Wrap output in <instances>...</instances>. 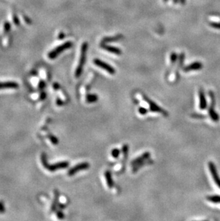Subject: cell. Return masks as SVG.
<instances>
[{"instance_id":"obj_1","label":"cell","mask_w":220,"mask_h":221,"mask_svg":"<svg viewBox=\"0 0 220 221\" xmlns=\"http://www.w3.org/2000/svg\"><path fill=\"white\" fill-rule=\"evenodd\" d=\"M41 160L44 168L47 169V170L49 171V172H55V171L61 170V169L67 168L69 165H70V163L67 161L58 162V163H56L53 165H49L48 161H47L46 155L44 153L42 154Z\"/></svg>"},{"instance_id":"obj_2","label":"cell","mask_w":220,"mask_h":221,"mask_svg":"<svg viewBox=\"0 0 220 221\" xmlns=\"http://www.w3.org/2000/svg\"><path fill=\"white\" fill-rule=\"evenodd\" d=\"M87 49H88V44L87 42H84L81 47V53H80L79 63H78L77 67L76 70H75V77L77 78L81 76L82 72H83L84 66L85 65V62H86Z\"/></svg>"},{"instance_id":"obj_3","label":"cell","mask_w":220,"mask_h":221,"mask_svg":"<svg viewBox=\"0 0 220 221\" xmlns=\"http://www.w3.org/2000/svg\"><path fill=\"white\" fill-rule=\"evenodd\" d=\"M141 96L142 97V100H144V102H146V104L148 105L149 106V110L151 112H157V113H159L161 115H164L165 117L169 116V113L166 111V110L163 109V108L160 107L159 105L152 101V100H150L147 96L146 95H144L143 93H141Z\"/></svg>"},{"instance_id":"obj_4","label":"cell","mask_w":220,"mask_h":221,"mask_svg":"<svg viewBox=\"0 0 220 221\" xmlns=\"http://www.w3.org/2000/svg\"><path fill=\"white\" fill-rule=\"evenodd\" d=\"M72 46V42H65V43L56 47L54 48L53 50H52L48 54V57L49 59H51V60L55 59L56 57H58L59 55H60L61 52H63L64 51L67 50V49L70 48Z\"/></svg>"},{"instance_id":"obj_5","label":"cell","mask_w":220,"mask_h":221,"mask_svg":"<svg viewBox=\"0 0 220 221\" xmlns=\"http://www.w3.org/2000/svg\"><path fill=\"white\" fill-rule=\"evenodd\" d=\"M209 95L210 97V100H211V102H210V105L209 108V117L212 119V120L214 122H218L219 120V115L217 113L216 111H215L214 107H215V104H216V101H215V97H214V94L212 91L209 92Z\"/></svg>"},{"instance_id":"obj_6","label":"cell","mask_w":220,"mask_h":221,"mask_svg":"<svg viewBox=\"0 0 220 221\" xmlns=\"http://www.w3.org/2000/svg\"><path fill=\"white\" fill-rule=\"evenodd\" d=\"M90 165H89V163H87V162H84V163H81L76 165L72 167L70 170H69L68 171V175L69 176H73L75 174L80 172V171L85 170L87 169H88Z\"/></svg>"},{"instance_id":"obj_7","label":"cell","mask_w":220,"mask_h":221,"mask_svg":"<svg viewBox=\"0 0 220 221\" xmlns=\"http://www.w3.org/2000/svg\"><path fill=\"white\" fill-rule=\"evenodd\" d=\"M94 64L97 66L98 67H100L104 70H105V71L107 72L109 74L112 75L115 74L116 71L114 68L109 64H107V63L103 62L102 60H99V59H95V60H94Z\"/></svg>"},{"instance_id":"obj_8","label":"cell","mask_w":220,"mask_h":221,"mask_svg":"<svg viewBox=\"0 0 220 221\" xmlns=\"http://www.w3.org/2000/svg\"><path fill=\"white\" fill-rule=\"evenodd\" d=\"M208 167H209V172L211 173V175L213 180H214V182L215 183V184L217 185V187L220 188V177L218 173H217L216 165H215L213 162H209Z\"/></svg>"},{"instance_id":"obj_9","label":"cell","mask_w":220,"mask_h":221,"mask_svg":"<svg viewBox=\"0 0 220 221\" xmlns=\"http://www.w3.org/2000/svg\"><path fill=\"white\" fill-rule=\"evenodd\" d=\"M150 157H151V154L150 152H144V153L141 154L140 156L137 157V158L133 160L131 162V165L132 167H134L137 165H139L141 163H143V162L147 160L148 159H150Z\"/></svg>"},{"instance_id":"obj_10","label":"cell","mask_w":220,"mask_h":221,"mask_svg":"<svg viewBox=\"0 0 220 221\" xmlns=\"http://www.w3.org/2000/svg\"><path fill=\"white\" fill-rule=\"evenodd\" d=\"M203 68L202 63L200 62H195L183 68V71L185 72H189L191 71H195V70H200Z\"/></svg>"},{"instance_id":"obj_11","label":"cell","mask_w":220,"mask_h":221,"mask_svg":"<svg viewBox=\"0 0 220 221\" xmlns=\"http://www.w3.org/2000/svg\"><path fill=\"white\" fill-rule=\"evenodd\" d=\"M199 97H200V109L204 110L207 107V102L205 97V94L202 89L199 90Z\"/></svg>"},{"instance_id":"obj_12","label":"cell","mask_w":220,"mask_h":221,"mask_svg":"<svg viewBox=\"0 0 220 221\" xmlns=\"http://www.w3.org/2000/svg\"><path fill=\"white\" fill-rule=\"evenodd\" d=\"M18 88L19 84L16 82H0V90H2V89H16Z\"/></svg>"},{"instance_id":"obj_13","label":"cell","mask_w":220,"mask_h":221,"mask_svg":"<svg viewBox=\"0 0 220 221\" xmlns=\"http://www.w3.org/2000/svg\"><path fill=\"white\" fill-rule=\"evenodd\" d=\"M101 48H103L105 50L109 52H111L112 54H114V55H120L122 54V50L119 48L113 46H109L106 45V44H101Z\"/></svg>"},{"instance_id":"obj_14","label":"cell","mask_w":220,"mask_h":221,"mask_svg":"<svg viewBox=\"0 0 220 221\" xmlns=\"http://www.w3.org/2000/svg\"><path fill=\"white\" fill-rule=\"evenodd\" d=\"M122 38H123V36L122 34H117L114 37H104V38L101 39V44H105L109 43V42L119 41V40H120V39H122Z\"/></svg>"},{"instance_id":"obj_15","label":"cell","mask_w":220,"mask_h":221,"mask_svg":"<svg viewBox=\"0 0 220 221\" xmlns=\"http://www.w3.org/2000/svg\"><path fill=\"white\" fill-rule=\"evenodd\" d=\"M105 177L106 178V184H107V186L110 189L113 188L114 187V181L112 179V173L110 172V170H106L105 172Z\"/></svg>"},{"instance_id":"obj_16","label":"cell","mask_w":220,"mask_h":221,"mask_svg":"<svg viewBox=\"0 0 220 221\" xmlns=\"http://www.w3.org/2000/svg\"><path fill=\"white\" fill-rule=\"evenodd\" d=\"M154 163L153 160H150V158L148 159L147 160L144 161V162H143V163H141L139 164V165H135V166L132 167V173H135L137 172V171L139 170V168H141V167H143V166L146 165H148V164L150 165V163Z\"/></svg>"},{"instance_id":"obj_17","label":"cell","mask_w":220,"mask_h":221,"mask_svg":"<svg viewBox=\"0 0 220 221\" xmlns=\"http://www.w3.org/2000/svg\"><path fill=\"white\" fill-rule=\"evenodd\" d=\"M98 96L95 94H87L86 95V102L87 103H94L98 100Z\"/></svg>"},{"instance_id":"obj_18","label":"cell","mask_w":220,"mask_h":221,"mask_svg":"<svg viewBox=\"0 0 220 221\" xmlns=\"http://www.w3.org/2000/svg\"><path fill=\"white\" fill-rule=\"evenodd\" d=\"M207 200L213 203H220V196H209L207 197Z\"/></svg>"},{"instance_id":"obj_19","label":"cell","mask_w":220,"mask_h":221,"mask_svg":"<svg viewBox=\"0 0 220 221\" xmlns=\"http://www.w3.org/2000/svg\"><path fill=\"white\" fill-rule=\"evenodd\" d=\"M184 58V53L180 54V55H179V65H178V68H177V71H176V77H175V79H176V80L179 79V70L180 67H182V64H183V60Z\"/></svg>"},{"instance_id":"obj_20","label":"cell","mask_w":220,"mask_h":221,"mask_svg":"<svg viewBox=\"0 0 220 221\" xmlns=\"http://www.w3.org/2000/svg\"><path fill=\"white\" fill-rule=\"evenodd\" d=\"M58 197H59V194L58 192L56 191L55 192V197H54V201L53 202L52 206V210L54 211L56 209V207L57 205V203H58Z\"/></svg>"},{"instance_id":"obj_21","label":"cell","mask_w":220,"mask_h":221,"mask_svg":"<svg viewBox=\"0 0 220 221\" xmlns=\"http://www.w3.org/2000/svg\"><path fill=\"white\" fill-rule=\"evenodd\" d=\"M120 155V150L119 149H117V148H114V149H113L112 150V156L114 157V158L117 159L119 157Z\"/></svg>"},{"instance_id":"obj_22","label":"cell","mask_w":220,"mask_h":221,"mask_svg":"<svg viewBox=\"0 0 220 221\" xmlns=\"http://www.w3.org/2000/svg\"><path fill=\"white\" fill-rule=\"evenodd\" d=\"M177 60V55L175 52H172L170 56V61H171V65L173 66Z\"/></svg>"},{"instance_id":"obj_23","label":"cell","mask_w":220,"mask_h":221,"mask_svg":"<svg viewBox=\"0 0 220 221\" xmlns=\"http://www.w3.org/2000/svg\"><path fill=\"white\" fill-rule=\"evenodd\" d=\"M149 110L146 109V108L145 107H139L138 108V112H139V113L141 115H145L146 114H147V112H148Z\"/></svg>"},{"instance_id":"obj_24","label":"cell","mask_w":220,"mask_h":221,"mask_svg":"<svg viewBox=\"0 0 220 221\" xmlns=\"http://www.w3.org/2000/svg\"><path fill=\"white\" fill-rule=\"evenodd\" d=\"M191 116L193 117V118L195 119H204L207 117V116L204 115H200V114H192L191 115Z\"/></svg>"},{"instance_id":"obj_25","label":"cell","mask_w":220,"mask_h":221,"mask_svg":"<svg viewBox=\"0 0 220 221\" xmlns=\"http://www.w3.org/2000/svg\"><path fill=\"white\" fill-rule=\"evenodd\" d=\"M49 140H50L52 143H53V144H54V145L58 144V139L55 137V136H54L52 135H49Z\"/></svg>"},{"instance_id":"obj_26","label":"cell","mask_w":220,"mask_h":221,"mask_svg":"<svg viewBox=\"0 0 220 221\" xmlns=\"http://www.w3.org/2000/svg\"><path fill=\"white\" fill-rule=\"evenodd\" d=\"M209 25L215 29H220V22H210Z\"/></svg>"},{"instance_id":"obj_27","label":"cell","mask_w":220,"mask_h":221,"mask_svg":"<svg viewBox=\"0 0 220 221\" xmlns=\"http://www.w3.org/2000/svg\"><path fill=\"white\" fill-rule=\"evenodd\" d=\"M5 211V207H4L3 202L0 201V213H4Z\"/></svg>"},{"instance_id":"obj_28","label":"cell","mask_w":220,"mask_h":221,"mask_svg":"<svg viewBox=\"0 0 220 221\" xmlns=\"http://www.w3.org/2000/svg\"><path fill=\"white\" fill-rule=\"evenodd\" d=\"M56 215H57V218H60V219H62V218H65V215H64V213L61 212V211H58V212L56 213Z\"/></svg>"},{"instance_id":"obj_29","label":"cell","mask_w":220,"mask_h":221,"mask_svg":"<svg viewBox=\"0 0 220 221\" xmlns=\"http://www.w3.org/2000/svg\"><path fill=\"white\" fill-rule=\"evenodd\" d=\"M56 104H57V105H64V102L60 100V99L57 98L56 99Z\"/></svg>"},{"instance_id":"obj_30","label":"cell","mask_w":220,"mask_h":221,"mask_svg":"<svg viewBox=\"0 0 220 221\" xmlns=\"http://www.w3.org/2000/svg\"><path fill=\"white\" fill-rule=\"evenodd\" d=\"M44 86H45V84H44V82H40L39 88H44Z\"/></svg>"},{"instance_id":"obj_31","label":"cell","mask_w":220,"mask_h":221,"mask_svg":"<svg viewBox=\"0 0 220 221\" xmlns=\"http://www.w3.org/2000/svg\"><path fill=\"white\" fill-rule=\"evenodd\" d=\"M179 2H180V4H182V5H184L186 3V0H179Z\"/></svg>"},{"instance_id":"obj_32","label":"cell","mask_w":220,"mask_h":221,"mask_svg":"<svg viewBox=\"0 0 220 221\" xmlns=\"http://www.w3.org/2000/svg\"><path fill=\"white\" fill-rule=\"evenodd\" d=\"M172 1H173L174 4H177V2H179V0H172Z\"/></svg>"},{"instance_id":"obj_33","label":"cell","mask_w":220,"mask_h":221,"mask_svg":"<svg viewBox=\"0 0 220 221\" xmlns=\"http://www.w3.org/2000/svg\"><path fill=\"white\" fill-rule=\"evenodd\" d=\"M168 1H169V0H163V2H167Z\"/></svg>"}]
</instances>
